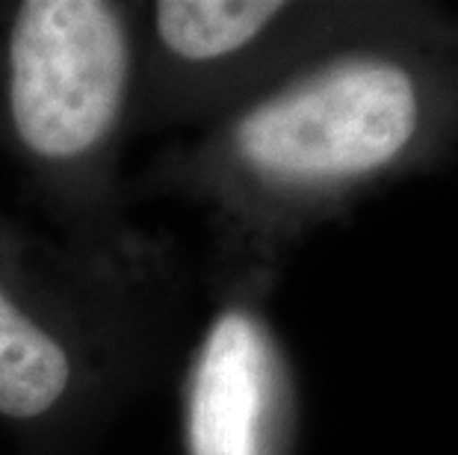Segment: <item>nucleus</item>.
Masks as SVG:
<instances>
[{
    "instance_id": "20e7f679",
    "label": "nucleus",
    "mask_w": 458,
    "mask_h": 455,
    "mask_svg": "<svg viewBox=\"0 0 458 455\" xmlns=\"http://www.w3.org/2000/svg\"><path fill=\"white\" fill-rule=\"evenodd\" d=\"M63 346L36 328L0 293V414L38 417L68 384Z\"/></svg>"
},
{
    "instance_id": "39448f33",
    "label": "nucleus",
    "mask_w": 458,
    "mask_h": 455,
    "mask_svg": "<svg viewBox=\"0 0 458 455\" xmlns=\"http://www.w3.org/2000/svg\"><path fill=\"white\" fill-rule=\"evenodd\" d=\"M281 4L233 0H165L157 6L160 38L187 60H216L251 42Z\"/></svg>"
},
{
    "instance_id": "7ed1b4c3",
    "label": "nucleus",
    "mask_w": 458,
    "mask_h": 455,
    "mask_svg": "<svg viewBox=\"0 0 458 455\" xmlns=\"http://www.w3.org/2000/svg\"><path fill=\"white\" fill-rule=\"evenodd\" d=\"M269 352L246 314H225L204 343L190 393L192 455H260Z\"/></svg>"
},
{
    "instance_id": "f03ea898",
    "label": "nucleus",
    "mask_w": 458,
    "mask_h": 455,
    "mask_svg": "<svg viewBox=\"0 0 458 455\" xmlns=\"http://www.w3.org/2000/svg\"><path fill=\"white\" fill-rule=\"evenodd\" d=\"M411 80L387 63H340L242 119L237 142L258 169L287 178L352 175L382 166L411 139Z\"/></svg>"
},
{
    "instance_id": "f257e3e1",
    "label": "nucleus",
    "mask_w": 458,
    "mask_h": 455,
    "mask_svg": "<svg viewBox=\"0 0 458 455\" xmlns=\"http://www.w3.org/2000/svg\"><path fill=\"white\" fill-rule=\"evenodd\" d=\"M15 131L36 154L74 157L119 113L128 80L122 18L98 0H30L9 42Z\"/></svg>"
}]
</instances>
